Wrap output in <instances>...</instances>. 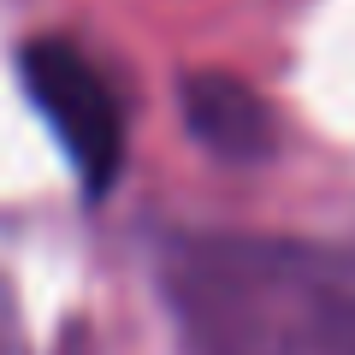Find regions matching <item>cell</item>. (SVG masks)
<instances>
[{
    "label": "cell",
    "instance_id": "cell-1",
    "mask_svg": "<svg viewBox=\"0 0 355 355\" xmlns=\"http://www.w3.org/2000/svg\"><path fill=\"white\" fill-rule=\"evenodd\" d=\"M24 89L30 101L42 107V119L53 125L60 148L71 154L77 178H83L89 196H101L119 178V160H125V125H119V107L107 95L101 71L71 48V42H30L24 48Z\"/></svg>",
    "mask_w": 355,
    "mask_h": 355
},
{
    "label": "cell",
    "instance_id": "cell-2",
    "mask_svg": "<svg viewBox=\"0 0 355 355\" xmlns=\"http://www.w3.org/2000/svg\"><path fill=\"white\" fill-rule=\"evenodd\" d=\"M190 125L202 130L207 142H219V148L243 154V148H261V107L243 95L231 77H202V83H190Z\"/></svg>",
    "mask_w": 355,
    "mask_h": 355
}]
</instances>
